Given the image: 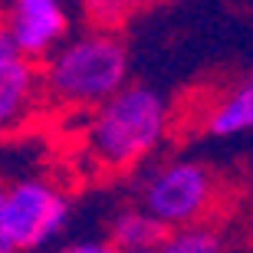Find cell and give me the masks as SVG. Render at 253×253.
<instances>
[{
    "label": "cell",
    "mask_w": 253,
    "mask_h": 253,
    "mask_svg": "<svg viewBox=\"0 0 253 253\" xmlns=\"http://www.w3.org/2000/svg\"><path fill=\"white\" fill-rule=\"evenodd\" d=\"M165 125H168V105L161 92L148 85H125L122 92H115L109 102L99 105L89 128V141L105 165L125 168L158 145Z\"/></svg>",
    "instance_id": "1"
},
{
    "label": "cell",
    "mask_w": 253,
    "mask_h": 253,
    "mask_svg": "<svg viewBox=\"0 0 253 253\" xmlns=\"http://www.w3.org/2000/svg\"><path fill=\"white\" fill-rule=\"evenodd\" d=\"M128 53L112 33H89L59 46L46 63L49 89L66 102H109L125 89Z\"/></svg>",
    "instance_id": "2"
},
{
    "label": "cell",
    "mask_w": 253,
    "mask_h": 253,
    "mask_svg": "<svg viewBox=\"0 0 253 253\" xmlns=\"http://www.w3.org/2000/svg\"><path fill=\"white\" fill-rule=\"evenodd\" d=\"M69 220V201L46 181H20L3 191V230L13 250L49 244Z\"/></svg>",
    "instance_id": "3"
},
{
    "label": "cell",
    "mask_w": 253,
    "mask_h": 253,
    "mask_svg": "<svg viewBox=\"0 0 253 253\" xmlns=\"http://www.w3.org/2000/svg\"><path fill=\"white\" fill-rule=\"evenodd\" d=\"M211 178L194 161H178L161 168L145 188V211L161 227H188L207 207Z\"/></svg>",
    "instance_id": "4"
},
{
    "label": "cell",
    "mask_w": 253,
    "mask_h": 253,
    "mask_svg": "<svg viewBox=\"0 0 253 253\" xmlns=\"http://www.w3.org/2000/svg\"><path fill=\"white\" fill-rule=\"evenodd\" d=\"M66 10L63 0H10V20L3 33L17 46L20 56L37 59L46 56L66 37Z\"/></svg>",
    "instance_id": "5"
},
{
    "label": "cell",
    "mask_w": 253,
    "mask_h": 253,
    "mask_svg": "<svg viewBox=\"0 0 253 253\" xmlns=\"http://www.w3.org/2000/svg\"><path fill=\"white\" fill-rule=\"evenodd\" d=\"M33 92V66L20 56L10 37L0 30V128L23 115Z\"/></svg>",
    "instance_id": "6"
},
{
    "label": "cell",
    "mask_w": 253,
    "mask_h": 253,
    "mask_svg": "<svg viewBox=\"0 0 253 253\" xmlns=\"http://www.w3.org/2000/svg\"><path fill=\"white\" fill-rule=\"evenodd\" d=\"M168 237V227H161L155 217L141 211H122L112 220V247L119 253H155Z\"/></svg>",
    "instance_id": "7"
},
{
    "label": "cell",
    "mask_w": 253,
    "mask_h": 253,
    "mask_svg": "<svg viewBox=\"0 0 253 253\" xmlns=\"http://www.w3.org/2000/svg\"><path fill=\"white\" fill-rule=\"evenodd\" d=\"M211 135L217 138H227V135H240V131L253 128V76L247 79L240 89H237L227 102H220L207 122Z\"/></svg>",
    "instance_id": "8"
},
{
    "label": "cell",
    "mask_w": 253,
    "mask_h": 253,
    "mask_svg": "<svg viewBox=\"0 0 253 253\" xmlns=\"http://www.w3.org/2000/svg\"><path fill=\"white\" fill-rule=\"evenodd\" d=\"M148 3H155V0H83V10L95 27L112 30L128 17H135L138 10H145Z\"/></svg>",
    "instance_id": "9"
},
{
    "label": "cell",
    "mask_w": 253,
    "mask_h": 253,
    "mask_svg": "<svg viewBox=\"0 0 253 253\" xmlns=\"http://www.w3.org/2000/svg\"><path fill=\"white\" fill-rule=\"evenodd\" d=\"M155 253H220V240L201 227H181L165 237V244Z\"/></svg>",
    "instance_id": "10"
},
{
    "label": "cell",
    "mask_w": 253,
    "mask_h": 253,
    "mask_svg": "<svg viewBox=\"0 0 253 253\" xmlns=\"http://www.w3.org/2000/svg\"><path fill=\"white\" fill-rule=\"evenodd\" d=\"M56 253H119L112 244H102V240H83V244H69L59 247Z\"/></svg>",
    "instance_id": "11"
},
{
    "label": "cell",
    "mask_w": 253,
    "mask_h": 253,
    "mask_svg": "<svg viewBox=\"0 0 253 253\" xmlns=\"http://www.w3.org/2000/svg\"><path fill=\"white\" fill-rule=\"evenodd\" d=\"M0 253H17L13 244H10L7 230H3V188H0Z\"/></svg>",
    "instance_id": "12"
}]
</instances>
